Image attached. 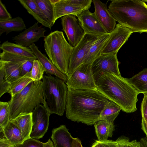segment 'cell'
<instances>
[{
	"instance_id": "cell-1",
	"label": "cell",
	"mask_w": 147,
	"mask_h": 147,
	"mask_svg": "<svg viewBox=\"0 0 147 147\" xmlns=\"http://www.w3.org/2000/svg\"><path fill=\"white\" fill-rule=\"evenodd\" d=\"M109 100L98 90H73L68 88L65 111L67 118L88 125L98 121Z\"/></svg>"
},
{
	"instance_id": "cell-2",
	"label": "cell",
	"mask_w": 147,
	"mask_h": 147,
	"mask_svg": "<svg viewBox=\"0 0 147 147\" xmlns=\"http://www.w3.org/2000/svg\"><path fill=\"white\" fill-rule=\"evenodd\" d=\"M97 90L109 100L115 103L127 113L137 110L139 93L121 76L102 72L95 80Z\"/></svg>"
},
{
	"instance_id": "cell-3",
	"label": "cell",
	"mask_w": 147,
	"mask_h": 147,
	"mask_svg": "<svg viewBox=\"0 0 147 147\" xmlns=\"http://www.w3.org/2000/svg\"><path fill=\"white\" fill-rule=\"evenodd\" d=\"M108 9L116 21L132 33L147 32V5L144 0H113Z\"/></svg>"
},
{
	"instance_id": "cell-4",
	"label": "cell",
	"mask_w": 147,
	"mask_h": 147,
	"mask_svg": "<svg viewBox=\"0 0 147 147\" xmlns=\"http://www.w3.org/2000/svg\"><path fill=\"white\" fill-rule=\"evenodd\" d=\"M44 47L49 59L61 72L69 76L68 71L74 47L66 40L63 32L56 30L44 38Z\"/></svg>"
},
{
	"instance_id": "cell-5",
	"label": "cell",
	"mask_w": 147,
	"mask_h": 147,
	"mask_svg": "<svg viewBox=\"0 0 147 147\" xmlns=\"http://www.w3.org/2000/svg\"><path fill=\"white\" fill-rule=\"evenodd\" d=\"M42 86V81H33L20 92L11 97L8 102L10 120L21 113H32L39 104L45 106Z\"/></svg>"
},
{
	"instance_id": "cell-6",
	"label": "cell",
	"mask_w": 147,
	"mask_h": 147,
	"mask_svg": "<svg viewBox=\"0 0 147 147\" xmlns=\"http://www.w3.org/2000/svg\"><path fill=\"white\" fill-rule=\"evenodd\" d=\"M42 93L45 106L50 114L62 116L66 105L67 87L65 82L56 77L44 75Z\"/></svg>"
},
{
	"instance_id": "cell-7",
	"label": "cell",
	"mask_w": 147,
	"mask_h": 147,
	"mask_svg": "<svg viewBox=\"0 0 147 147\" xmlns=\"http://www.w3.org/2000/svg\"><path fill=\"white\" fill-rule=\"evenodd\" d=\"M92 64H82L67 78V88L73 90H97Z\"/></svg>"
},
{
	"instance_id": "cell-8",
	"label": "cell",
	"mask_w": 147,
	"mask_h": 147,
	"mask_svg": "<svg viewBox=\"0 0 147 147\" xmlns=\"http://www.w3.org/2000/svg\"><path fill=\"white\" fill-rule=\"evenodd\" d=\"M100 36L85 34L78 44L74 47L68 67L69 76L78 67L84 63L90 48Z\"/></svg>"
},
{
	"instance_id": "cell-9",
	"label": "cell",
	"mask_w": 147,
	"mask_h": 147,
	"mask_svg": "<svg viewBox=\"0 0 147 147\" xmlns=\"http://www.w3.org/2000/svg\"><path fill=\"white\" fill-rule=\"evenodd\" d=\"M132 32L129 29L118 23L102 49L100 55L116 54L127 41Z\"/></svg>"
},
{
	"instance_id": "cell-10",
	"label": "cell",
	"mask_w": 147,
	"mask_h": 147,
	"mask_svg": "<svg viewBox=\"0 0 147 147\" xmlns=\"http://www.w3.org/2000/svg\"><path fill=\"white\" fill-rule=\"evenodd\" d=\"M32 113V126L30 137L39 139L42 138L47 131L51 114L41 104L38 105Z\"/></svg>"
},
{
	"instance_id": "cell-11",
	"label": "cell",
	"mask_w": 147,
	"mask_h": 147,
	"mask_svg": "<svg viewBox=\"0 0 147 147\" xmlns=\"http://www.w3.org/2000/svg\"><path fill=\"white\" fill-rule=\"evenodd\" d=\"M117 55L110 54L99 55L92 64V69L95 80L102 72L112 73L121 76Z\"/></svg>"
},
{
	"instance_id": "cell-12",
	"label": "cell",
	"mask_w": 147,
	"mask_h": 147,
	"mask_svg": "<svg viewBox=\"0 0 147 147\" xmlns=\"http://www.w3.org/2000/svg\"><path fill=\"white\" fill-rule=\"evenodd\" d=\"M89 5L87 0H58L54 5L55 20L69 15L77 16Z\"/></svg>"
},
{
	"instance_id": "cell-13",
	"label": "cell",
	"mask_w": 147,
	"mask_h": 147,
	"mask_svg": "<svg viewBox=\"0 0 147 147\" xmlns=\"http://www.w3.org/2000/svg\"><path fill=\"white\" fill-rule=\"evenodd\" d=\"M61 20L63 30L66 34L69 44L75 47L85 34L78 19L76 16L69 15L61 17Z\"/></svg>"
},
{
	"instance_id": "cell-14",
	"label": "cell",
	"mask_w": 147,
	"mask_h": 147,
	"mask_svg": "<svg viewBox=\"0 0 147 147\" xmlns=\"http://www.w3.org/2000/svg\"><path fill=\"white\" fill-rule=\"evenodd\" d=\"M77 17L85 34L100 36L108 34L103 28L94 13L89 9L83 10Z\"/></svg>"
},
{
	"instance_id": "cell-15",
	"label": "cell",
	"mask_w": 147,
	"mask_h": 147,
	"mask_svg": "<svg viewBox=\"0 0 147 147\" xmlns=\"http://www.w3.org/2000/svg\"><path fill=\"white\" fill-rule=\"evenodd\" d=\"M38 22L26 29L12 38L16 44L26 47H29L42 37H45V28L38 26Z\"/></svg>"
},
{
	"instance_id": "cell-16",
	"label": "cell",
	"mask_w": 147,
	"mask_h": 147,
	"mask_svg": "<svg viewBox=\"0 0 147 147\" xmlns=\"http://www.w3.org/2000/svg\"><path fill=\"white\" fill-rule=\"evenodd\" d=\"M95 9L94 12L98 21L108 34L115 28L116 21L109 11L107 3L99 0H93Z\"/></svg>"
},
{
	"instance_id": "cell-17",
	"label": "cell",
	"mask_w": 147,
	"mask_h": 147,
	"mask_svg": "<svg viewBox=\"0 0 147 147\" xmlns=\"http://www.w3.org/2000/svg\"><path fill=\"white\" fill-rule=\"evenodd\" d=\"M32 51L37 59L42 65L47 75H54L63 81L65 83L67 77L66 75L60 71L53 64L45 55L43 54L38 49V47L33 43L29 47Z\"/></svg>"
},
{
	"instance_id": "cell-18",
	"label": "cell",
	"mask_w": 147,
	"mask_h": 147,
	"mask_svg": "<svg viewBox=\"0 0 147 147\" xmlns=\"http://www.w3.org/2000/svg\"><path fill=\"white\" fill-rule=\"evenodd\" d=\"M51 138L55 147H71L74 138L64 125L53 129Z\"/></svg>"
},
{
	"instance_id": "cell-19",
	"label": "cell",
	"mask_w": 147,
	"mask_h": 147,
	"mask_svg": "<svg viewBox=\"0 0 147 147\" xmlns=\"http://www.w3.org/2000/svg\"><path fill=\"white\" fill-rule=\"evenodd\" d=\"M21 4L32 15L38 23L43 26L51 29L47 18L38 6L34 0H18Z\"/></svg>"
},
{
	"instance_id": "cell-20",
	"label": "cell",
	"mask_w": 147,
	"mask_h": 147,
	"mask_svg": "<svg viewBox=\"0 0 147 147\" xmlns=\"http://www.w3.org/2000/svg\"><path fill=\"white\" fill-rule=\"evenodd\" d=\"M10 121L20 129L24 141L30 138L32 126V113H21Z\"/></svg>"
},
{
	"instance_id": "cell-21",
	"label": "cell",
	"mask_w": 147,
	"mask_h": 147,
	"mask_svg": "<svg viewBox=\"0 0 147 147\" xmlns=\"http://www.w3.org/2000/svg\"><path fill=\"white\" fill-rule=\"evenodd\" d=\"M0 48L3 51L27 58L37 59L35 55L29 47L21 46L16 43L4 42L0 45Z\"/></svg>"
},
{
	"instance_id": "cell-22",
	"label": "cell",
	"mask_w": 147,
	"mask_h": 147,
	"mask_svg": "<svg viewBox=\"0 0 147 147\" xmlns=\"http://www.w3.org/2000/svg\"><path fill=\"white\" fill-rule=\"evenodd\" d=\"M26 61L15 62L0 60V65L3 69L5 78L7 82L11 84L21 77L20 74L22 66Z\"/></svg>"
},
{
	"instance_id": "cell-23",
	"label": "cell",
	"mask_w": 147,
	"mask_h": 147,
	"mask_svg": "<svg viewBox=\"0 0 147 147\" xmlns=\"http://www.w3.org/2000/svg\"><path fill=\"white\" fill-rule=\"evenodd\" d=\"M26 29L22 19L19 16L4 21H0V36L4 32L6 34L12 32H19Z\"/></svg>"
},
{
	"instance_id": "cell-24",
	"label": "cell",
	"mask_w": 147,
	"mask_h": 147,
	"mask_svg": "<svg viewBox=\"0 0 147 147\" xmlns=\"http://www.w3.org/2000/svg\"><path fill=\"white\" fill-rule=\"evenodd\" d=\"M125 80L140 93L147 94V68Z\"/></svg>"
},
{
	"instance_id": "cell-25",
	"label": "cell",
	"mask_w": 147,
	"mask_h": 147,
	"mask_svg": "<svg viewBox=\"0 0 147 147\" xmlns=\"http://www.w3.org/2000/svg\"><path fill=\"white\" fill-rule=\"evenodd\" d=\"M109 35L110 34H107L100 37L90 48L83 64H92L94 61L100 55Z\"/></svg>"
},
{
	"instance_id": "cell-26",
	"label": "cell",
	"mask_w": 147,
	"mask_h": 147,
	"mask_svg": "<svg viewBox=\"0 0 147 147\" xmlns=\"http://www.w3.org/2000/svg\"><path fill=\"white\" fill-rule=\"evenodd\" d=\"M94 125L98 140H106L109 137H112L115 129L114 123L100 120L98 121Z\"/></svg>"
},
{
	"instance_id": "cell-27",
	"label": "cell",
	"mask_w": 147,
	"mask_h": 147,
	"mask_svg": "<svg viewBox=\"0 0 147 147\" xmlns=\"http://www.w3.org/2000/svg\"><path fill=\"white\" fill-rule=\"evenodd\" d=\"M1 133L3 134L6 139L14 146L22 144L24 141L20 129L10 121L5 127Z\"/></svg>"
},
{
	"instance_id": "cell-28",
	"label": "cell",
	"mask_w": 147,
	"mask_h": 147,
	"mask_svg": "<svg viewBox=\"0 0 147 147\" xmlns=\"http://www.w3.org/2000/svg\"><path fill=\"white\" fill-rule=\"evenodd\" d=\"M121 110L119 106L113 101L109 100L101 112L98 121L103 120L114 123Z\"/></svg>"
},
{
	"instance_id": "cell-29",
	"label": "cell",
	"mask_w": 147,
	"mask_h": 147,
	"mask_svg": "<svg viewBox=\"0 0 147 147\" xmlns=\"http://www.w3.org/2000/svg\"><path fill=\"white\" fill-rule=\"evenodd\" d=\"M34 1L52 27L56 21L54 14V5L51 2L50 0H34Z\"/></svg>"
},
{
	"instance_id": "cell-30",
	"label": "cell",
	"mask_w": 147,
	"mask_h": 147,
	"mask_svg": "<svg viewBox=\"0 0 147 147\" xmlns=\"http://www.w3.org/2000/svg\"><path fill=\"white\" fill-rule=\"evenodd\" d=\"M33 81L31 77V71L21 76L17 80L11 83L9 93L11 97L22 91L29 84Z\"/></svg>"
},
{
	"instance_id": "cell-31",
	"label": "cell",
	"mask_w": 147,
	"mask_h": 147,
	"mask_svg": "<svg viewBox=\"0 0 147 147\" xmlns=\"http://www.w3.org/2000/svg\"><path fill=\"white\" fill-rule=\"evenodd\" d=\"M10 121V108L8 102H0V132L3 129Z\"/></svg>"
},
{
	"instance_id": "cell-32",
	"label": "cell",
	"mask_w": 147,
	"mask_h": 147,
	"mask_svg": "<svg viewBox=\"0 0 147 147\" xmlns=\"http://www.w3.org/2000/svg\"><path fill=\"white\" fill-rule=\"evenodd\" d=\"M45 72V69L40 62L37 59L35 60L31 71V77L33 81H38L42 80Z\"/></svg>"
},
{
	"instance_id": "cell-33",
	"label": "cell",
	"mask_w": 147,
	"mask_h": 147,
	"mask_svg": "<svg viewBox=\"0 0 147 147\" xmlns=\"http://www.w3.org/2000/svg\"><path fill=\"white\" fill-rule=\"evenodd\" d=\"M115 141L116 147H140V142L136 140L130 141L129 138L123 136L119 137Z\"/></svg>"
},
{
	"instance_id": "cell-34",
	"label": "cell",
	"mask_w": 147,
	"mask_h": 147,
	"mask_svg": "<svg viewBox=\"0 0 147 147\" xmlns=\"http://www.w3.org/2000/svg\"><path fill=\"white\" fill-rule=\"evenodd\" d=\"M11 84L6 80L2 66L0 65V97L6 93H9Z\"/></svg>"
},
{
	"instance_id": "cell-35",
	"label": "cell",
	"mask_w": 147,
	"mask_h": 147,
	"mask_svg": "<svg viewBox=\"0 0 147 147\" xmlns=\"http://www.w3.org/2000/svg\"><path fill=\"white\" fill-rule=\"evenodd\" d=\"M0 60L7 61L20 62L33 59L20 57L3 51L0 53Z\"/></svg>"
},
{
	"instance_id": "cell-36",
	"label": "cell",
	"mask_w": 147,
	"mask_h": 147,
	"mask_svg": "<svg viewBox=\"0 0 147 147\" xmlns=\"http://www.w3.org/2000/svg\"><path fill=\"white\" fill-rule=\"evenodd\" d=\"M45 143L30 138L24 142L23 143L14 146V147H43Z\"/></svg>"
},
{
	"instance_id": "cell-37",
	"label": "cell",
	"mask_w": 147,
	"mask_h": 147,
	"mask_svg": "<svg viewBox=\"0 0 147 147\" xmlns=\"http://www.w3.org/2000/svg\"><path fill=\"white\" fill-rule=\"evenodd\" d=\"M117 142L110 140H96L91 147H116Z\"/></svg>"
},
{
	"instance_id": "cell-38",
	"label": "cell",
	"mask_w": 147,
	"mask_h": 147,
	"mask_svg": "<svg viewBox=\"0 0 147 147\" xmlns=\"http://www.w3.org/2000/svg\"><path fill=\"white\" fill-rule=\"evenodd\" d=\"M10 13L6 9L5 5L0 0V21H4L12 19Z\"/></svg>"
},
{
	"instance_id": "cell-39",
	"label": "cell",
	"mask_w": 147,
	"mask_h": 147,
	"mask_svg": "<svg viewBox=\"0 0 147 147\" xmlns=\"http://www.w3.org/2000/svg\"><path fill=\"white\" fill-rule=\"evenodd\" d=\"M34 60V59L28 60L25 62L21 68L20 74V76H23L27 73L31 71Z\"/></svg>"
},
{
	"instance_id": "cell-40",
	"label": "cell",
	"mask_w": 147,
	"mask_h": 147,
	"mask_svg": "<svg viewBox=\"0 0 147 147\" xmlns=\"http://www.w3.org/2000/svg\"><path fill=\"white\" fill-rule=\"evenodd\" d=\"M140 110L142 118L147 121V94L144 95L141 103Z\"/></svg>"
},
{
	"instance_id": "cell-41",
	"label": "cell",
	"mask_w": 147,
	"mask_h": 147,
	"mask_svg": "<svg viewBox=\"0 0 147 147\" xmlns=\"http://www.w3.org/2000/svg\"><path fill=\"white\" fill-rule=\"evenodd\" d=\"M0 147H14L4 136L3 133H0Z\"/></svg>"
},
{
	"instance_id": "cell-42",
	"label": "cell",
	"mask_w": 147,
	"mask_h": 147,
	"mask_svg": "<svg viewBox=\"0 0 147 147\" xmlns=\"http://www.w3.org/2000/svg\"><path fill=\"white\" fill-rule=\"evenodd\" d=\"M71 147H83L80 140L78 138H74Z\"/></svg>"
},
{
	"instance_id": "cell-43",
	"label": "cell",
	"mask_w": 147,
	"mask_h": 147,
	"mask_svg": "<svg viewBox=\"0 0 147 147\" xmlns=\"http://www.w3.org/2000/svg\"><path fill=\"white\" fill-rule=\"evenodd\" d=\"M141 129L147 138V121L142 118L141 123Z\"/></svg>"
},
{
	"instance_id": "cell-44",
	"label": "cell",
	"mask_w": 147,
	"mask_h": 147,
	"mask_svg": "<svg viewBox=\"0 0 147 147\" xmlns=\"http://www.w3.org/2000/svg\"><path fill=\"white\" fill-rule=\"evenodd\" d=\"M140 143V147H147V138L146 137L141 138Z\"/></svg>"
},
{
	"instance_id": "cell-45",
	"label": "cell",
	"mask_w": 147,
	"mask_h": 147,
	"mask_svg": "<svg viewBox=\"0 0 147 147\" xmlns=\"http://www.w3.org/2000/svg\"><path fill=\"white\" fill-rule=\"evenodd\" d=\"M43 147H55L52 141L50 139L45 143Z\"/></svg>"
},
{
	"instance_id": "cell-46",
	"label": "cell",
	"mask_w": 147,
	"mask_h": 147,
	"mask_svg": "<svg viewBox=\"0 0 147 147\" xmlns=\"http://www.w3.org/2000/svg\"><path fill=\"white\" fill-rule=\"evenodd\" d=\"M144 1L145 2H147V0H144Z\"/></svg>"
}]
</instances>
